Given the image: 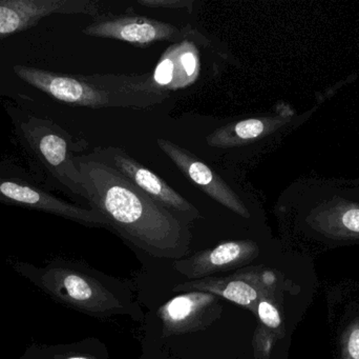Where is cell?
Wrapping results in <instances>:
<instances>
[{
  "label": "cell",
  "instance_id": "8992f818",
  "mask_svg": "<svg viewBox=\"0 0 359 359\" xmlns=\"http://www.w3.org/2000/svg\"><path fill=\"white\" fill-rule=\"evenodd\" d=\"M82 33L90 37L109 38L136 46H147L156 42L176 41L183 30L172 23L139 15H99Z\"/></svg>",
  "mask_w": 359,
  "mask_h": 359
},
{
  "label": "cell",
  "instance_id": "2e32d148",
  "mask_svg": "<svg viewBox=\"0 0 359 359\" xmlns=\"http://www.w3.org/2000/svg\"><path fill=\"white\" fill-rule=\"evenodd\" d=\"M343 231L351 234V235H359V210L352 209L344 213L341 218Z\"/></svg>",
  "mask_w": 359,
  "mask_h": 359
},
{
  "label": "cell",
  "instance_id": "e0dca14e",
  "mask_svg": "<svg viewBox=\"0 0 359 359\" xmlns=\"http://www.w3.org/2000/svg\"><path fill=\"white\" fill-rule=\"evenodd\" d=\"M69 359H86V358H69Z\"/></svg>",
  "mask_w": 359,
  "mask_h": 359
},
{
  "label": "cell",
  "instance_id": "5bb4252c",
  "mask_svg": "<svg viewBox=\"0 0 359 359\" xmlns=\"http://www.w3.org/2000/svg\"><path fill=\"white\" fill-rule=\"evenodd\" d=\"M138 4L149 8L191 10L194 0H139Z\"/></svg>",
  "mask_w": 359,
  "mask_h": 359
},
{
  "label": "cell",
  "instance_id": "30bf717a",
  "mask_svg": "<svg viewBox=\"0 0 359 359\" xmlns=\"http://www.w3.org/2000/svg\"><path fill=\"white\" fill-rule=\"evenodd\" d=\"M221 293L225 299L242 306L250 305L257 299L255 289L244 282H230Z\"/></svg>",
  "mask_w": 359,
  "mask_h": 359
},
{
  "label": "cell",
  "instance_id": "277c9868",
  "mask_svg": "<svg viewBox=\"0 0 359 359\" xmlns=\"http://www.w3.org/2000/svg\"><path fill=\"white\" fill-rule=\"evenodd\" d=\"M0 204L52 213L83 223L107 225L100 213L61 200L12 159L0 162Z\"/></svg>",
  "mask_w": 359,
  "mask_h": 359
},
{
  "label": "cell",
  "instance_id": "9a60e30c",
  "mask_svg": "<svg viewBox=\"0 0 359 359\" xmlns=\"http://www.w3.org/2000/svg\"><path fill=\"white\" fill-rule=\"evenodd\" d=\"M257 311H259V318L266 326L272 329H276L280 326L282 320H280V313H278V309L271 303L266 301H262L259 303V308H257Z\"/></svg>",
  "mask_w": 359,
  "mask_h": 359
},
{
  "label": "cell",
  "instance_id": "3957f363",
  "mask_svg": "<svg viewBox=\"0 0 359 359\" xmlns=\"http://www.w3.org/2000/svg\"><path fill=\"white\" fill-rule=\"evenodd\" d=\"M15 75L25 84L55 100L77 107L101 109L109 107H144L164 100L159 95H133L102 88L93 75H69L27 65L13 67Z\"/></svg>",
  "mask_w": 359,
  "mask_h": 359
},
{
  "label": "cell",
  "instance_id": "ba28073f",
  "mask_svg": "<svg viewBox=\"0 0 359 359\" xmlns=\"http://www.w3.org/2000/svg\"><path fill=\"white\" fill-rule=\"evenodd\" d=\"M157 143L177 168L207 195L236 214L245 218L250 217L248 208L240 194L234 191L231 185H228L212 169L172 141L158 139Z\"/></svg>",
  "mask_w": 359,
  "mask_h": 359
},
{
  "label": "cell",
  "instance_id": "7a4b0ae2",
  "mask_svg": "<svg viewBox=\"0 0 359 359\" xmlns=\"http://www.w3.org/2000/svg\"><path fill=\"white\" fill-rule=\"evenodd\" d=\"M4 107L17 143L27 157L29 173L48 189L62 190L84 200L75 158L88 143L74 138L50 118L35 115L8 101H4Z\"/></svg>",
  "mask_w": 359,
  "mask_h": 359
},
{
  "label": "cell",
  "instance_id": "8fae6325",
  "mask_svg": "<svg viewBox=\"0 0 359 359\" xmlns=\"http://www.w3.org/2000/svg\"><path fill=\"white\" fill-rule=\"evenodd\" d=\"M341 359H359V320L350 325L343 334Z\"/></svg>",
  "mask_w": 359,
  "mask_h": 359
},
{
  "label": "cell",
  "instance_id": "4fadbf2b",
  "mask_svg": "<svg viewBox=\"0 0 359 359\" xmlns=\"http://www.w3.org/2000/svg\"><path fill=\"white\" fill-rule=\"evenodd\" d=\"M63 284L69 296L76 301H88L92 297L93 292L90 285L80 276H67Z\"/></svg>",
  "mask_w": 359,
  "mask_h": 359
},
{
  "label": "cell",
  "instance_id": "6da1fadb",
  "mask_svg": "<svg viewBox=\"0 0 359 359\" xmlns=\"http://www.w3.org/2000/svg\"><path fill=\"white\" fill-rule=\"evenodd\" d=\"M75 162L84 200L107 225L151 252L170 255L185 248L189 233L176 213L141 191L95 152L77 155Z\"/></svg>",
  "mask_w": 359,
  "mask_h": 359
},
{
  "label": "cell",
  "instance_id": "5b68a950",
  "mask_svg": "<svg viewBox=\"0 0 359 359\" xmlns=\"http://www.w3.org/2000/svg\"><path fill=\"white\" fill-rule=\"evenodd\" d=\"M73 14L96 18L100 6L93 0H0V41L36 27L46 17Z\"/></svg>",
  "mask_w": 359,
  "mask_h": 359
},
{
  "label": "cell",
  "instance_id": "52a82bcc",
  "mask_svg": "<svg viewBox=\"0 0 359 359\" xmlns=\"http://www.w3.org/2000/svg\"><path fill=\"white\" fill-rule=\"evenodd\" d=\"M95 153L103 162L113 167L128 181H132L141 191L170 209L172 212L181 214V216L186 219H196L200 217V212L196 207L192 206L163 179L160 178L149 169L139 164L123 150L113 147L105 148V149L99 148L95 150Z\"/></svg>",
  "mask_w": 359,
  "mask_h": 359
},
{
  "label": "cell",
  "instance_id": "9c48e42d",
  "mask_svg": "<svg viewBox=\"0 0 359 359\" xmlns=\"http://www.w3.org/2000/svg\"><path fill=\"white\" fill-rule=\"evenodd\" d=\"M252 250V246L248 242H226L209 253L208 259L213 266H225L238 261L243 255Z\"/></svg>",
  "mask_w": 359,
  "mask_h": 359
},
{
  "label": "cell",
  "instance_id": "7c38bea8",
  "mask_svg": "<svg viewBox=\"0 0 359 359\" xmlns=\"http://www.w3.org/2000/svg\"><path fill=\"white\" fill-rule=\"evenodd\" d=\"M196 301L190 296H181L174 299L166 307L168 318L172 322H182L186 320L194 310Z\"/></svg>",
  "mask_w": 359,
  "mask_h": 359
}]
</instances>
